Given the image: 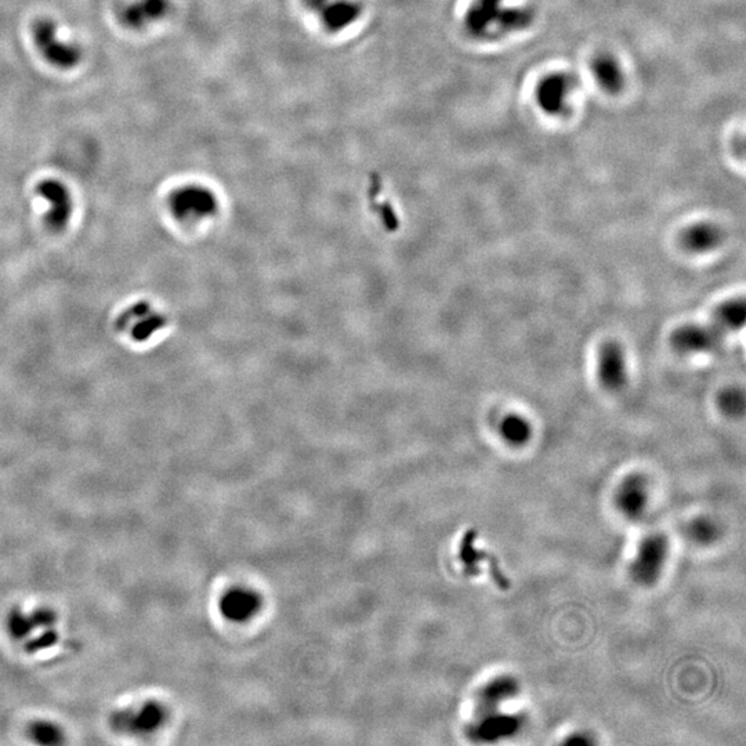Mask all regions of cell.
Listing matches in <instances>:
<instances>
[{
  "label": "cell",
  "instance_id": "obj_1",
  "mask_svg": "<svg viewBox=\"0 0 746 746\" xmlns=\"http://www.w3.org/2000/svg\"><path fill=\"white\" fill-rule=\"evenodd\" d=\"M533 20L531 0H470L463 27L471 39L494 42L526 29Z\"/></svg>",
  "mask_w": 746,
  "mask_h": 746
},
{
  "label": "cell",
  "instance_id": "obj_2",
  "mask_svg": "<svg viewBox=\"0 0 746 746\" xmlns=\"http://www.w3.org/2000/svg\"><path fill=\"white\" fill-rule=\"evenodd\" d=\"M745 317V300L743 297L731 299L719 306L706 322L676 329L672 335V345L682 354L715 351L730 333L744 327Z\"/></svg>",
  "mask_w": 746,
  "mask_h": 746
},
{
  "label": "cell",
  "instance_id": "obj_3",
  "mask_svg": "<svg viewBox=\"0 0 746 746\" xmlns=\"http://www.w3.org/2000/svg\"><path fill=\"white\" fill-rule=\"evenodd\" d=\"M168 210L173 220L189 230H206L223 215L219 194L199 182L185 184L173 189L168 198Z\"/></svg>",
  "mask_w": 746,
  "mask_h": 746
},
{
  "label": "cell",
  "instance_id": "obj_4",
  "mask_svg": "<svg viewBox=\"0 0 746 746\" xmlns=\"http://www.w3.org/2000/svg\"><path fill=\"white\" fill-rule=\"evenodd\" d=\"M578 80L568 71H554L543 76L535 90V100L542 113L552 117L567 115L573 106Z\"/></svg>",
  "mask_w": 746,
  "mask_h": 746
},
{
  "label": "cell",
  "instance_id": "obj_5",
  "mask_svg": "<svg viewBox=\"0 0 746 746\" xmlns=\"http://www.w3.org/2000/svg\"><path fill=\"white\" fill-rule=\"evenodd\" d=\"M36 49L48 62L59 69H72L82 61V49L75 43H66L57 35V24L50 18H41L32 27Z\"/></svg>",
  "mask_w": 746,
  "mask_h": 746
},
{
  "label": "cell",
  "instance_id": "obj_6",
  "mask_svg": "<svg viewBox=\"0 0 746 746\" xmlns=\"http://www.w3.org/2000/svg\"><path fill=\"white\" fill-rule=\"evenodd\" d=\"M166 317L148 303H137L122 315L119 325L136 342H147L166 328Z\"/></svg>",
  "mask_w": 746,
  "mask_h": 746
},
{
  "label": "cell",
  "instance_id": "obj_7",
  "mask_svg": "<svg viewBox=\"0 0 746 746\" xmlns=\"http://www.w3.org/2000/svg\"><path fill=\"white\" fill-rule=\"evenodd\" d=\"M597 376L601 386L608 392L621 390L628 382V365L624 347L608 340L597 351Z\"/></svg>",
  "mask_w": 746,
  "mask_h": 746
},
{
  "label": "cell",
  "instance_id": "obj_8",
  "mask_svg": "<svg viewBox=\"0 0 746 746\" xmlns=\"http://www.w3.org/2000/svg\"><path fill=\"white\" fill-rule=\"evenodd\" d=\"M38 195H41L48 203V212L45 220L49 229L55 231L64 230L73 213V201L69 189L58 180H43L38 185Z\"/></svg>",
  "mask_w": 746,
  "mask_h": 746
},
{
  "label": "cell",
  "instance_id": "obj_9",
  "mask_svg": "<svg viewBox=\"0 0 746 746\" xmlns=\"http://www.w3.org/2000/svg\"><path fill=\"white\" fill-rule=\"evenodd\" d=\"M171 10V0H134L119 10L117 20L123 27L137 31L164 20Z\"/></svg>",
  "mask_w": 746,
  "mask_h": 746
},
{
  "label": "cell",
  "instance_id": "obj_10",
  "mask_svg": "<svg viewBox=\"0 0 746 746\" xmlns=\"http://www.w3.org/2000/svg\"><path fill=\"white\" fill-rule=\"evenodd\" d=\"M590 71L597 85L607 93L615 94L625 85V71L619 59L611 53H598L590 62Z\"/></svg>",
  "mask_w": 746,
  "mask_h": 746
},
{
  "label": "cell",
  "instance_id": "obj_11",
  "mask_svg": "<svg viewBox=\"0 0 746 746\" xmlns=\"http://www.w3.org/2000/svg\"><path fill=\"white\" fill-rule=\"evenodd\" d=\"M680 242L691 253H706L723 242V231L709 222L695 223L682 232Z\"/></svg>",
  "mask_w": 746,
  "mask_h": 746
},
{
  "label": "cell",
  "instance_id": "obj_12",
  "mask_svg": "<svg viewBox=\"0 0 746 746\" xmlns=\"http://www.w3.org/2000/svg\"><path fill=\"white\" fill-rule=\"evenodd\" d=\"M222 607L224 615L230 619L243 621L256 611L257 600L254 594L246 590H232L223 598Z\"/></svg>",
  "mask_w": 746,
  "mask_h": 746
},
{
  "label": "cell",
  "instance_id": "obj_13",
  "mask_svg": "<svg viewBox=\"0 0 746 746\" xmlns=\"http://www.w3.org/2000/svg\"><path fill=\"white\" fill-rule=\"evenodd\" d=\"M501 434L510 443L519 444L528 440L531 433V426L525 417L517 413H506L499 422Z\"/></svg>",
  "mask_w": 746,
  "mask_h": 746
},
{
  "label": "cell",
  "instance_id": "obj_14",
  "mask_svg": "<svg viewBox=\"0 0 746 746\" xmlns=\"http://www.w3.org/2000/svg\"><path fill=\"white\" fill-rule=\"evenodd\" d=\"M131 730L134 731H152L164 720V712L158 705H145L140 710L131 712Z\"/></svg>",
  "mask_w": 746,
  "mask_h": 746
},
{
  "label": "cell",
  "instance_id": "obj_15",
  "mask_svg": "<svg viewBox=\"0 0 746 746\" xmlns=\"http://www.w3.org/2000/svg\"><path fill=\"white\" fill-rule=\"evenodd\" d=\"M719 403L729 415H740L745 408V394L743 390L730 389L720 394Z\"/></svg>",
  "mask_w": 746,
  "mask_h": 746
},
{
  "label": "cell",
  "instance_id": "obj_16",
  "mask_svg": "<svg viewBox=\"0 0 746 746\" xmlns=\"http://www.w3.org/2000/svg\"><path fill=\"white\" fill-rule=\"evenodd\" d=\"M31 737L39 744H55L61 741V730L52 723L39 722L31 729Z\"/></svg>",
  "mask_w": 746,
  "mask_h": 746
}]
</instances>
